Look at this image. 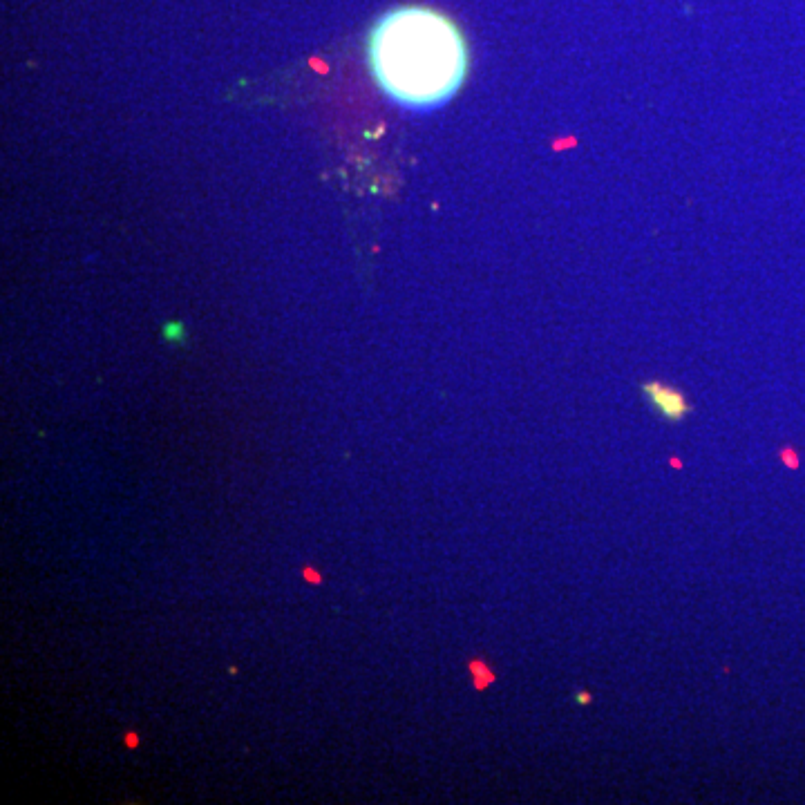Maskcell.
<instances>
[{
	"label": "cell",
	"mask_w": 805,
	"mask_h": 805,
	"mask_svg": "<svg viewBox=\"0 0 805 805\" xmlns=\"http://www.w3.org/2000/svg\"><path fill=\"white\" fill-rule=\"evenodd\" d=\"M369 63L378 85L412 110H432L461 88L468 47L448 16L407 5L387 12L369 34Z\"/></svg>",
	"instance_id": "cell-1"
},
{
	"label": "cell",
	"mask_w": 805,
	"mask_h": 805,
	"mask_svg": "<svg viewBox=\"0 0 805 805\" xmlns=\"http://www.w3.org/2000/svg\"><path fill=\"white\" fill-rule=\"evenodd\" d=\"M575 700L580 705H589L591 703V696H589V691H580V694H575Z\"/></svg>",
	"instance_id": "cell-4"
},
{
	"label": "cell",
	"mask_w": 805,
	"mask_h": 805,
	"mask_svg": "<svg viewBox=\"0 0 805 805\" xmlns=\"http://www.w3.org/2000/svg\"><path fill=\"white\" fill-rule=\"evenodd\" d=\"M642 394L647 399L649 407L656 412L665 423H683L691 414V403L687 396L678 390V387L662 383V381H647L642 383Z\"/></svg>",
	"instance_id": "cell-2"
},
{
	"label": "cell",
	"mask_w": 805,
	"mask_h": 805,
	"mask_svg": "<svg viewBox=\"0 0 805 805\" xmlns=\"http://www.w3.org/2000/svg\"><path fill=\"white\" fill-rule=\"evenodd\" d=\"M472 667L477 669V671H472V674H475V683H477L479 689H483L488 683H492V680H495V676L488 674V669L483 667L481 662H472Z\"/></svg>",
	"instance_id": "cell-3"
}]
</instances>
